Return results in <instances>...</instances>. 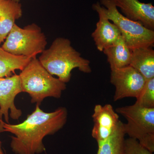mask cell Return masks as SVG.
<instances>
[{
    "mask_svg": "<svg viewBox=\"0 0 154 154\" xmlns=\"http://www.w3.org/2000/svg\"><path fill=\"white\" fill-rule=\"evenodd\" d=\"M31 58L12 55L0 46V78L12 75L17 70H22Z\"/></svg>",
    "mask_w": 154,
    "mask_h": 154,
    "instance_id": "obj_16",
    "label": "cell"
},
{
    "mask_svg": "<svg viewBox=\"0 0 154 154\" xmlns=\"http://www.w3.org/2000/svg\"><path fill=\"white\" fill-rule=\"evenodd\" d=\"M103 52L107 56L110 69L129 66L131 50L128 47L122 36L115 43L104 49Z\"/></svg>",
    "mask_w": 154,
    "mask_h": 154,
    "instance_id": "obj_14",
    "label": "cell"
},
{
    "mask_svg": "<svg viewBox=\"0 0 154 154\" xmlns=\"http://www.w3.org/2000/svg\"><path fill=\"white\" fill-rule=\"evenodd\" d=\"M3 1H4V0H0V2H2Z\"/></svg>",
    "mask_w": 154,
    "mask_h": 154,
    "instance_id": "obj_21",
    "label": "cell"
},
{
    "mask_svg": "<svg viewBox=\"0 0 154 154\" xmlns=\"http://www.w3.org/2000/svg\"><path fill=\"white\" fill-rule=\"evenodd\" d=\"M68 117L66 108L61 107L53 112H44L36 105L35 110L22 123L12 125L4 122L0 133H11V147L16 154H39L45 151L43 139L62 128Z\"/></svg>",
    "mask_w": 154,
    "mask_h": 154,
    "instance_id": "obj_1",
    "label": "cell"
},
{
    "mask_svg": "<svg viewBox=\"0 0 154 154\" xmlns=\"http://www.w3.org/2000/svg\"><path fill=\"white\" fill-rule=\"evenodd\" d=\"M125 133L123 123L120 121L117 129L107 139L97 142L96 154H124Z\"/></svg>",
    "mask_w": 154,
    "mask_h": 154,
    "instance_id": "obj_15",
    "label": "cell"
},
{
    "mask_svg": "<svg viewBox=\"0 0 154 154\" xmlns=\"http://www.w3.org/2000/svg\"><path fill=\"white\" fill-rule=\"evenodd\" d=\"M47 44L46 36L36 24L21 28L15 24L2 47L12 55L33 58L43 52Z\"/></svg>",
    "mask_w": 154,
    "mask_h": 154,
    "instance_id": "obj_6",
    "label": "cell"
},
{
    "mask_svg": "<svg viewBox=\"0 0 154 154\" xmlns=\"http://www.w3.org/2000/svg\"><path fill=\"white\" fill-rule=\"evenodd\" d=\"M13 1H15V2H19V1H20V0H13Z\"/></svg>",
    "mask_w": 154,
    "mask_h": 154,
    "instance_id": "obj_20",
    "label": "cell"
},
{
    "mask_svg": "<svg viewBox=\"0 0 154 154\" xmlns=\"http://www.w3.org/2000/svg\"><path fill=\"white\" fill-rule=\"evenodd\" d=\"M92 117L94 126L91 134L97 142L105 140L112 135L120 122L118 113L110 104L95 105Z\"/></svg>",
    "mask_w": 154,
    "mask_h": 154,
    "instance_id": "obj_9",
    "label": "cell"
},
{
    "mask_svg": "<svg viewBox=\"0 0 154 154\" xmlns=\"http://www.w3.org/2000/svg\"><path fill=\"white\" fill-rule=\"evenodd\" d=\"M136 98L135 103L141 107L154 108V78L146 80L143 88Z\"/></svg>",
    "mask_w": 154,
    "mask_h": 154,
    "instance_id": "obj_17",
    "label": "cell"
},
{
    "mask_svg": "<svg viewBox=\"0 0 154 154\" xmlns=\"http://www.w3.org/2000/svg\"><path fill=\"white\" fill-rule=\"evenodd\" d=\"M0 154H5L2 149V142L1 140H0Z\"/></svg>",
    "mask_w": 154,
    "mask_h": 154,
    "instance_id": "obj_19",
    "label": "cell"
},
{
    "mask_svg": "<svg viewBox=\"0 0 154 154\" xmlns=\"http://www.w3.org/2000/svg\"><path fill=\"white\" fill-rule=\"evenodd\" d=\"M129 66L146 80L154 78V51L152 47L140 48L131 50Z\"/></svg>",
    "mask_w": 154,
    "mask_h": 154,
    "instance_id": "obj_13",
    "label": "cell"
},
{
    "mask_svg": "<svg viewBox=\"0 0 154 154\" xmlns=\"http://www.w3.org/2000/svg\"><path fill=\"white\" fill-rule=\"evenodd\" d=\"M22 93L19 75L15 74L10 76L0 78V129L4 122L9 123L10 117L18 120L22 115V111L15 104L17 95Z\"/></svg>",
    "mask_w": 154,
    "mask_h": 154,
    "instance_id": "obj_8",
    "label": "cell"
},
{
    "mask_svg": "<svg viewBox=\"0 0 154 154\" xmlns=\"http://www.w3.org/2000/svg\"><path fill=\"white\" fill-rule=\"evenodd\" d=\"M115 111L126 119V123H123L125 134L153 153L154 108H145L135 102L132 105L118 107Z\"/></svg>",
    "mask_w": 154,
    "mask_h": 154,
    "instance_id": "obj_4",
    "label": "cell"
},
{
    "mask_svg": "<svg viewBox=\"0 0 154 154\" xmlns=\"http://www.w3.org/2000/svg\"><path fill=\"white\" fill-rule=\"evenodd\" d=\"M19 75L22 93L29 94L32 103L40 105L47 97L59 99L66 84L54 78L36 57L32 58Z\"/></svg>",
    "mask_w": 154,
    "mask_h": 154,
    "instance_id": "obj_3",
    "label": "cell"
},
{
    "mask_svg": "<svg viewBox=\"0 0 154 154\" xmlns=\"http://www.w3.org/2000/svg\"><path fill=\"white\" fill-rule=\"evenodd\" d=\"M124 154H153L137 140L128 138L125 139Z\"/></svg>",
    "mask_w": 154,
    "mask_h": 154,
    "instance_id": "obj_18",
    "label": "cell"
},
{
    "mask_svg": "<svg viewBox=\"0 0 154 154\" xmlns=\"http://www.w3.org/2000/svg\"><path fill=\"white\" fill-rule=\"evenodd\" d=\"M38 60L50 74L57 76L66 84L70 81L73 69L78 68L85 73L92 72L90 61L81 56L72 46L71 41L63 37L54 39L49 48L42 53Z\"/></svg>",
    "mask_w": 154,
    "mask_h": 154,
    "instance_id": "obj_2",
    "label": "cell"
},
{
    "mask_svg": "<svg viewBox=\"0 0 154 154\" xmlns=\"http://www.w3.org/2000/svg\"><path fill=\"white\" fill-rule=\"evenodd\" d=\"M92 8L98 13L99 20L96 23V28L92 33V37L97 49L103 51L115 43L121 37V33L116 25L106 17L99 2L94 4Z\"/></svg>",
    "mask_w": 154,
    "mask_h": 154,
    "instance_id": "obj_10",
    "label": "cell"
},
{
    "mask_svg": "<svg viewBox=\"0 0 154 154\" xmlns=\"http://www.w3.org/2000/svg\"><path fill=\"white\" fill-rule=\"evenodd\" d=\"M100 5L106 17L116 25L131 50L135 48L153 47L154 31L141 23L125 17L117 9L113 0H100Z\"/></svg>",
    "mask_w": 154,
    "mask_h": 154,
    "instance_id": "obj_5",
    "label": "cell"
},
{
    "mask_svg": "<svg viewBox=\"0 0 154 154\" xmlns=\"http://www.w3.org/2000/svg\"><path fill=\"white\" fill-rule=\"evenodd\" d=\"M123 15L128 19L141 23L146 28L154 30V7L152 3L140 0H113Z\"/></svg>",
    "mask_w": 154,
    "mask_h": 154,
    "instance_id": "obj_11",
    "label": "cell"
},
{
    "mask_svg": "<svg viewBox=\"0 0 154 154\" xmlns=\"http://www.w3.org/2000/svg\"><path fill=\"white\" fill-rule=\"evenodd\" d=\"M110 70V82L115 88L113 101L127 97L136 98L146 80L130 66Z\"/></svg>",
    "mask_w": 154,
    "mask_h": 154,
    "instance_id": "obj_7",
    "label": "cell"
},
{
    "mask_svg": "<svg viewBox=\"0 0 154 154\" xmlns=\"http://www.w3.org/2000/svg\"><path fill=\"white\" fill-rule=\"evenodd\" d=\"M21 4L13 0L0 2V44L5 41L16 20L22 17Z\"/></svg>",
    "mask_w": 154,
    "mask_h": 154,
    "instance_id": "obj_12",
    "label": "cell"
}]
</instances>
